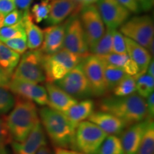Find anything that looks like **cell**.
I'll return each instance as SVG.
<instances>
[{"label": "cell", "mask_w": 154, "mask_h": 154, "mask_svg": "<svg viewBox=\"0 0 154 154\" xmlns=\"http://www.w3.org/2000/svg\"><path fill=\"white\" fill-rule=\"evenodd\" d=\"M11 76L9 75L4 69L0 67V87L9 89Z\"/></svg>", "instance_id": "40"}, {"label": "cell", "mask_w": 154, "mask_h": 154, "mask_svg": "<svg viewBox=\"0 0 154 154\" xmlns=\"http://www.w3.org/2000/svg\"><path fill=\"white\" fill-rule=\"evenodd\" d=\"M65 23L49 26L43 30V42L39 49L44 54H54L63 49Z\"/></svg>", "instance_id": "16"}, {"label": "cell", "mask_w": 154, "mask_h": 154, "mask_svg": "<svg viewBox=\"0 0 154 154\" xmlns=\"http://www.w3.org/2000/svg\"><path fill=\"white\" fill-rule=\"evenodd\" d=\"M94 96L101 97L106 95L107 88L104 78V61L101 57L88 54L81 61Z\"/></svg>", "instance_id": "10"}, {"label": "cell", "mask_w": 154, "mask_h": 154, "mask_svg": "<svg viewBox=\"0 0 154 154\" xmlns=\"http://www.w3.org/2000/svg\"><path fill=\"white\" fill-rule=\"evenodd\" d=\"M83 58L63 48L52 54H44L43 68L47 82L54 83L62 79L81 63Z\"/></svg>", "instance_id": "5"}, {"label": "cell", "mask_w": 154, "mask_h": 154, "mask_svg": "<svg viewBox=\"0 0 154 154\" xmlns=\"http://www.w3.org/2000/svg\"><path fill=\"white\" fill-rule=\"evenodd\" d=\"M146 74H148L149 76L154 77V61L153 59H151V61H150L149 66L147 67V69H146Z\"/></svg>", "instance_id": "47"}, {"label": "cell", "mask_w": 154, "mask_h": 154, "mask_svg": "<svg viewBox=\"0 0 154 154\" xmlns=\"http://www.w3.org/2000/svg\"><path fill=\"white\" fill-rule=\"evenodd\" d=\"M96 5L108 28L116 29L131 16V13L117 0H99Z\"/></svg>", "instance_id": "12"}, {"label": "cell", "mask_w": 154, "mask_h": 154, "mask_svg": "<svg viewBox=\"0 0 154 154\" xmlns=\"http://www.w3.org/2000/svg\"><path fill=\"white\" fill-rule=\"evenodd\" d=\"M15 103V97L9 89L0 87V116L9 113Z\"/></svg>", "instance_id": "33"}, {"label": "cell", "mask_w": 154, "mask_h": 154, "mask_svg": "<svg viewBox=\"0 0 154 154\" xmlns=\"http://www.w3.org/2000/svg\"><path fill=\"white\" fill-rule=\"evenodd\" d=\"M36 154H54L52 151L49 147H48L47 144V145L42 146L38 150V151L36 152Z\"/></svg>", "instance_id": "45"}, {"label": "cell", "mask_w": 154, "mask_h": 154, "mask_svg": "<svg viewBox=\"0 0 154 154\" xmlns=\"http://www.w3.org/2000/svg\"><path fill=\"white\" fill-rule=\"evenodd\" d=\"M119 32L146 49L154 39L153 19L149 15L133 17L121 25Z\"/></svg>", "instance_id": "7"}, {"label": "cell", "mask_w": 154, "mask_h": 154, "mask_svg": "<svg viewBox=\"0 0 154 154\" xmlns=\"http://www.w3.org/2000/svg\"><path fill=\"white\" fill-rule=\"evenodd\" d=\"M125 44L126 47V53L131 59L134 61L138 69V74L146 73V69L152 59L151 54L145 47L124 36Z\"/></svg>", "instance_id": "20"}, {"label": "cell", "mask_w": 154, "mask_h": 154, "mask_svg": "<svg viewBox=\"0 0 154 154\" xmlns=\"http://www.w3.org/2000/svg\"><path fill=\"white\" fill-rule=\"evenodd\" d=\"M79 17L89 49V48L94 46L104 34L105 24L95 4L82 7Z\"/></svg>", "instance_id": "11"}, {"label": "cell", "mask_w": 154, "mask_h": 154, "mask_svg": "<svg viewBox=\"0 0 154 154\" xmlns=\"http://www.w3.org/2000/svg\"><path fill=\"white\" fill-rule=\"evenodd\" d=\"M11 143L15 154H36L42 146L47 144L46 133L40 120L23 141Z\"/></svg>", "instance_id": "14"}, {"label": "cell", "mask_w": 154, "mask_h": 154, "mask_svg": "<svg viewBox=\"0 0 154 154\" xmlns=\"http://www.w3.org/2000/svg\"><path fill=\"white\" fill-rule=\"evenodd\" d=\"M24 36H26V34H25L23 19L16 24L3 26L0 29V41L1 42Z\"/></svg>", "instance_id": "32"}, {"label": "cell", "mask_w": 154, "mask_h": 154, "mask_svg": "<svg viewBox=\"0 0 154 154\" xmlns=\"http://www.w3.org/2000/svg\"><path fill=\"white\" fill-rule=\"evenodd\" d=\"M63 48L82 57H85L89 54L85 34L79 17L77 14H73L65 23Z\"/></svg>", "instance_id": "9"}, {"label": "cell", "mask_w": 154, "mask_h": 154, "mask_svg": "<svg viewBox=\"0 0 154 154\" xmlns=\"http://www.w3.org/2000/svg\"><path fill=\"white\" fill-rule=\"evenodd\" d=\"M51 7L49 0H41L35 3L31 8L29 12L31 19L34 23H40L44 19H47L49 15Z\"/></svg>", "instance_id": "31"}, {"label": "cell", "mask_w": 154, "mask_h": 154, "mask_svg": "<svg viewBox=\"0 0 154 154\" xmlns=\"http://www.w3.org/2000/svg\"><path fill=\"white\" fill-rule=\"evenodd\" d=\"M23 22L28 49L33 50L41 47L44 38L43 30L38 27L31 19L29 11L24 12Z\"/></svg>", "instance_id": "22"}, {"label": "cell", "mask_w": 154, "mask_h": 154, "mask_svg": "<svg viewBox=\"0 0 154 154\" xmlns=\"http://www.w3.org/2000/svg\"><path fill=\"white\" fill-rule=\"evenodd\" d=\"M149 119L128 126L120 138L125 154H137Z\"/></svg>", "instance_id": "18"}, {"label": "cell", "mask_w": 154, "mask_h": 154, "mask_svg": "<svg viewBox=\"0 0 154 154\" xmlns=\"http://www.w3.org/2000/svg\"><path fill=\"white\" fill-rule=\"evenodd\" d=\"M2 42L4 44H5L9 48H10L11 49L14 51L15 52L19 54L20 55L26 52V50L28 49L26 36L5 40V41H3Z\"/></svg>", "instance_id": "34"}, {"label": "cell", "mask_w": 154, "mask_h": 154, "mask_svg": "<svg viewBox=\"0 0 154 154\" xmlns=\"http://www.w3.org/2000/svg\"><path fill=\"white\" fill-rule=\"evenodd\" d=\"M9 89L17 96L24 98L41 106L49 105V100L44 86L33 83L11 79Z\"/></svg>", "instance_id": "13"}, {"label": "cell", "mask_w": 154, "mask_h": 154, "mask_svg": "<svg viewBox=\"0 0 154 154\" xmlns=\"http://www.w3.org/2000/svg\"><path fill=\"white\" fill-rule=\"evenodd\" d=\"M98 1H99V0H80V8L82 9V7H86V6L94 5V4L97 2Z\"/></svg>", "instance_id": "46"}, {"label": "cell", "mask_w": 154, "mask_h": 154, "mask_svg": "<svg viewBox=\"0 0 154 154\" xmlns=\"http://www.w3.org/2000/svg\"><path fill=\"white\" fill-rule=\"evenodd\" d=\"M5 121L13 141H23L39 121L36 105L17 96L14 106Z\"/></svg>", "instance_id": "2"}, {"label": "cell", "mask_w": 154, "mask_h": 154, "mask_svg": "<svg viewBox=\"0 0 154 154\" xmlns=\"http://www.w3.org/2000/svg\"><path fill=\"white\" fill-rule=\"evenodd\" d=\"M136 92V79L134 76L127 75L113 89L115 96L123 97L130 96Z\"/></svg>", "instance_id": "30"}, {"label": "cell", "mask_w": 154, "mask_h": 154, "mask_svg": "<svg viewBox=\"0 0 154 154\" xmlns=\"http://www.w3.org/2000/svg\"><path fill=\"white\" fill-rule=\"evenodd\" d=\"M54 154H84L79 151H74V150H69L68 149H63V148H57L55 150Z\"/></svg>", "instance_id": "44"}, {"label": "cell", "mask_w": 154, "mask_h": 154, "mask_svg": "<svg viewBox=\"0 0 154 154\" xmlns=\"http://www.w3.org/2000/svg\"><path fill=\"white\" fill-rule=\"evenodd\" d=\"M54 83L76 100L86 99L94 96L81 63L62 79Z\"/></svg>", "instance_id": "8"}, {"label": "cell", "mask_w": 154, "mask_h": 154, "mask_svg": "<svg viewBox=\"0 0 154 154\" xmlns=\"http://www.w3.org/2000/svg\"><path fill=\"white\" fill-rule=\"evenodd\" d=\"M127 75L122 69L104 61V78L107 91H113L115 86Z\"/></svg>", "instance_id": "26"}, {"label": "cell", "mask_w": 154, "mask_h": 154, "mask_svg": "<svg viewBox=\"0 0 154 154\" xmlns=\"http://www.w3.org/2000/svg\"><path fill=\"white\" fill-rule=\"evenodd\" d=\"M94 108L95 103L94 101L89 99H83L63 113L76 128L79 124L88 119L94 111Z\"/></svg>", "instance_id": "21"}, {"label": "cell", "mask_w": 154, "mask_h": 154, "mask_svg": "<svg viewBox=\"0 0 154 154\" xmlns=\"http://www.w3.org/2000/svg\"><path fill=\"white\" fill-rule=\"evenodd\" d=\"M23 17H24L23 11L17 9H14V10L11 11V12L6 14L5 21H4V26L16 24L22 20Z\"/></svg>", "instance_id": "37"}, {"label": "cell", "mask_w": 154, "mask_h": 154, "mask_svg": "<svg viewBox=\"0 0 154 154\" xmlns=\"http://www.w3.org/2000/svg\"><path fill=\"white\" fill-rule=\"evenodd\" d=\"M81 9L73 0H53L46 22L49 26L59 24L67 17L76 14Z\"/></svg>", "instance_id": "17"}, {"label": "cell", "mask_w": 154, "mask_h": 154, "mask_svg": "<svg viewBox=\"0 0 154 154\" xmlns=\"http://www.w3.org/2000/svg\"><path fill=\"white\" fill-rule=\"evenodd\" d=\"M154 153V124L153 119H149L145 131L140 141L137 154Z\"/></svg>", "instance_id": "27"}, {"label": "cell", "mask_w": 154, "mask_h": 154, "mask_svg": "<svg viewBox=\"0 0 154 154\" xmlns=\"http://www.w3.org/2000/svg\"><path fill=\"white\" fill-rule=\"evenodd\" d=\"M49 1H50V0H49ZM51 1H53V0H51Z\"/></svg>", "instance_id": "51"}, {"label": "cell", "mask_w": 154, "mask_h": 154, "mask_svg": "<svg viewBox=\"0 0 154 154\" xmlns=\"http://www.w3.org/2000/svg\"><path fill=\"white\" fill-rule=\"evenodd\" d=\"M112 53L126 54V47L125 44L124 36L118 30L115 29L113 34Z\"/></svg>", "instance_id": "35"}, {"label": "cell", "mask_w": 154, "mask_h": 154, "mask_svg": "<svg viewBox=\"0 0 154 154\" xmlns=\"http://www.w3.org/2000/svg\"><path fill=\"white\" fill-rule=\"evenodd\" d=\"M45 88L49 100L48 106L56 111L64 113L78 102L54 83L47 82Z\"/></svg>", "instance_id": "19"}, {"label": "cell", "mask_w": 154, "mask_h": 154, "mask_svg": "<svg viewBox=\"0 0 154 154\" xmlns=\"http://www.w3.org/2000/svg\"><path fill=\"white\" fill-rule=\"evenodd\" d=\"M20 58L19 54L15 52L0 41V67L11 76L18 65Z\"/></svg>", "instance_id": "24"}, {"label": "cell", "mask_w": 154, "mask_h": 154, "mask_svg": "<svg viewBox=\"0 0 154 154\" xmlns=\"http://www.w3.org/2000/svg\"><path fill=\"white\" fill-rule=\"evenodd\" d=\"M38 115L44 131L56 147L74 149L76 128L66 116L49 106L42 107Z\"/></svg>", "instance_id": "3"}, {"label": "cell", "mask_w": 154, "mask_h": 154, "mask_svg": "<svg viewBox=\"0 0 154 154\" xmlns=\"http://www.w3.org/2000/svg\"><path fill=\"white\" fill-rule=\"evenodd\" d=\"M134 77L136 79V91L140 97L146 99L153 92L154 77L149 76L146 73L136 74Z\"/></svg>", "instance_id": "28"}, {"label": "cell", "mask_w": 154, "mask_h": 154, "mask_svg": "<svg viewBox=\"0 0 154 154\" xmlns=\"http://www.w3.org/2000/svg\"><path fill=\"white\" fill-rule=\"evenodd\" d=\"M73 1L74 2H76L77 5H78L79 6V3H80V0H73ZM79 7H80V6H79ZM81 9V8H80Z\"/></svg>", "instance_id": "50"}, {"label": "cell", "mask_w": 154, "mask_h": 154, "mask_svg": "<svg viewBox=\"0 0 154 154\" xmlns=\"http://www.w3.org/2000/svg\"><path fill=\"white\" fill-rule=\"evenodd\" d=\"M153 47H154V39L152 40L151 42V43L149 44L148 47L146 48L147 51H149V53L151 54L152 57L153 58V54H154V51H153Z\"/></svg>", "instance_id": "48"}, {"label": "cell", "mask_w": 154, "mask_h": 154, "mask_svg": "<svg viewBox=\"0 0 154 154\" xmlns=\"http://www.w3.org/2000/svg\"><path fill=\"white\" fill-rule=\"evenodd\" d=\"M108 134L91 121L79 124L74 136V149L84 154H97Z\"/></svg>", "instance_id": "6"}, {"label": "cell", "mask_w": 154, "mask_h": 154, "mask_svg": "<svg viewBox=\"0 0 154 154\" xmlns=\"http://www.w3.org/2000/svg\"><path fill=\"white\" fill-rule=\"evenodd\" d=\"M99 106L100 111L114 115L128 126L148 119L145 99L135 93L123 97L115 96L104 97L99 101Z\"/></svg>", "instance_id": "1"}, {"label": "cell", "mask_w": 154, "mask_h": 154, "mask_svg": "<svg viewBox=\"0 0 154 154\" xmlns=\"http://www.w3.org/2000/svg\"><path fill=\"white\" fill-rule=\"evenodd\" d=\"M139 4L142 11H148L151 10L153 6L154 0H136Z\"/></svg>", "instance_id": "43"}, {"label": "cell", "mask_w": 154, "mask_h": 154, "mask_svg": "<svg viewBox=\"0 0 154 154\" xmlns=\"http://www.w3.org/2000/svg\"><path fill=\"white\" fill-rule=\"evenodd\" d=\"M6 14L3 13H0V29L4 26V21H5V17Z\"/></svg>", "instance_id": "49"}, {"label": "cell", "mask_w": 154, "mask_h": 154, "mask_svg": "<svg viewBox=\"0 0 154 154\" xmlns=\"http://www.w3.org/2000/svg\"><path fill=\"white\" fill-rule=\"evenodd\" d=\"M146 106H147V112H148V119H153L154 116V94L153 92L151 93L148 96Z\"/></svg>", "instance_id": "42"}, {"label": "cell", "mask_w": 154, "mask_h": 154, "mask_svg": "<svg viewBox=\"0 0 154 154\" xmlns=\"http://www.w3.org/2000/svg\"><path fill=\"white\" fill-rule=\"evenodd\" d=\"M114 30L115 29L106 28L103 36L94 46L89 48V51L91 54L102 57L112 53L113 34Z\"/></svg>", "instance_id": "25"}, {"label": "cell", "mask_w": 154, "mask_h": 154, "mask_svg": "<svg viewBox=\"0 0 154 154\" xmlns=\"http://www.w3.org/2000/svg\"><path fill=\"white\" fill-rule=\"evenodd\" d=\"M44 54L38 49L26 51L20 58L11 79L40 84L46 81L43 68Z\"/></svg>", "instance_id": "4"}, {"label": "cell", "mask_w": 154, "mask_h": 154, "mask_svg": "<svg viewBox=\"0 0 154 154\" xmlns=\"http://www.w3.org/2000/svg\"><path fill=\"white\" fill-rule=\"evenodd\" d=\"M121 5L128 9L131 14H138L142 11L139 4L136 0H117Z\"/></svg>", "instance_id": "38"}, {"label": "cell", "mask_w": 154, "mask_h": 154, "mask_svg": "<svg viewBox=\"0 0 154 154\" xmlns=\"http://www.w3.org/2000/svg\"><path fill=\"white\" fill-rule=\"evenodd\" d=\"M16 9L14 0H0V13L7 14Z\"/></svg>", "instance_id": "39"}, {"label": "cell", "mask_w": 154, "mask_h": 154, "mask_svg": "<svg viewBox=\"0 0 154 154\" xmlns=\"http://www.w3.org/2000/svg\"><path fill=\"white\" fill-rule=\"evenodd\" d=\"M34 0H14L16 8L19 10L25 12L29 11L30 6Z\"/></svg>", "instance_id": "41"}, {"label": "cell", "mask_w": 154, "mask_h": 154, "mask_svg": "<svg viewBox=\"0 0 154 154\" xmlns=\"http://www.w3.org/2000/svg\"><path fill=\"white\" fill-rule=\"evenodd\" d=\"M97 154H125L120 138L115 135H108Z\"/></svg>", "instance_id": "29"}, {"label": "cell", "mask_w": 154, "mask_h": 154, "mask_svg": "<svg viewBox=\"0 0 154 154\" xmlns=\"http://www.w3.org/2000/svg\"><path fill=\"white\" fill-rule=\"evenodd\" d=\"M88 120L99 126L108 135L119 136L128 127L126 123L118 117L103 111H94Z\"/></svg>", "instance_id": "15"}, {"label": "cell", "mask_w": 154, "mask_h": 154, "mask_svg": "<svg viewBox=\"0 0 154 154\" xmlns=\"http://www.w3.org/2000/svg\"><path fill=\"white\" fill-rule=\"evenodd\" d=\"M103 61L109 64L114 65L122 69L126 74L129 76H136L138 74V69L134 61L126 54L111 53L101 57Z\"/></svg>", "instance_id": "23"}, {"label": "cell", "mask_w": 154, "mask_h": 154, "mask_svg": "<svg viewBox=\"0 0 154 154\" xmlns=\"http://www.w3.org/2000/svg\"><path fill=\"white\" fill-rule=\"evenodd\" d=\"M12 141L7 125L3 119H0V153H4V149L7 144Z\"/></svg>", "instance_id": "36"}]
</instances>
